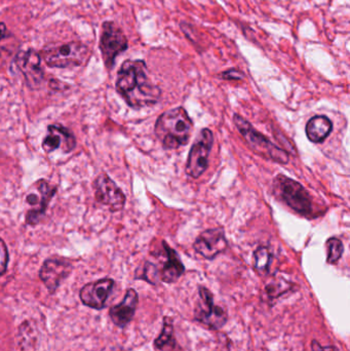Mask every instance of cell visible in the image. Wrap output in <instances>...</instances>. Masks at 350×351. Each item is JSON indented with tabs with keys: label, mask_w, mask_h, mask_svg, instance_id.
<instances>
[{
	"label": "cell",
	"mask_w": 350,
	"mask_h": 351,
	"mask_svg": "<svg viewBox=\"0 0 350 351\" xmlns=\"http://www.w3.org/2000/svg\"><path fill=\"white\" fill-rule=\"evenodd\" d=\"M116 90L132 108L139 110L160 101L162 92L150 82L147 66L142 60H127L117 74Z\"/></svg>",
	"instance_id": "obj_1"
},
{
	"label": "cell",
	"mask_w": 350,
	"mask_h": 351,
	"mask_svg": "<svg viewBox=\"0 0 350 351\" xmlns=\"http://www.w3.org/2000/svg\"><path fill=\"white\" fill-rule=\"evenodd\" d=\"M193 123L183 107L166 111L155 123L156 137L166 149H177L186 145L192 133Z\"/></svg>",
	"instance_id": "obj_2"
},
{
	"label": "cell",
	"mask_w": 350,
	"mask_h": 351,
	"mask_svg": "<svg viewBox=\"0 0 350 351\" xmlns=\"http://www.w3.org/2000/svg\"><path fill=\"white\" fill-rule=\"evenodd\" d=\"M234 123L250 147L265 160H273L277 164L286 165L289 162V154L284 149L271 143L264 135L259 133L252 125L240 115L234 117Z\"/></svg>",
	"instance_id": "obj_3"
},
{
	"label": "cell",
	"mask_w": 350,
	"mask_h": 351,
	"mask_svg": "<svg viewBox=\"0 0 350 351\" xmlns=\"http://www.w3.org/2000/svg\"><path fill=\"white\" fill-rule=\"evenodd\" d=\"M90 55V51L88 47L72 41L64 45L45 47L41 51L40 57L49 67L68 68L84 65Z\"/></svg>",
	"instance_id": "obj_4"
},
{
	"label": "cell",
	"mask_w": 350,
	"mask_h": 351,
	"mask_svg": "<svg viewBox=\"0 0 350 351\" xmlns=\"http://www.w3.org/2000/svg\"><path fill=\"white\" fill-rule=\"evenodd\" d=\"M275 191L292 210L304 217H310L314 212L312 196L308 190L295 180L279 175L275 179Z\"/></svg>",
	"instance_id": "obj_5"
},
{
	"label": "cell",
	"mask_w": 350,
	"mask_h": 351,
	"mask_svg": "<svg viewBox=\"0 0 350 351\" xmlns=\"http://www.w3.org/2000/svg\"><path fill=\"white\" fill-rule=\"evenodd\" d=\"M199 301L193 311L195 321L210 330H220L228 321L226 309L215 304L211 291L205 287L199 288Z\"/></svg>",
	"instance_id": "obj_6"
},
{
	"label": "cell",
	"mask_w": 350,
	"mask_h": 351,
	"mask_svg": "<svg viewBox=\"0 0 350 351\" xmlns=\"http://www.w3.org/2000/svg\"><path fill=\"white\" fill-rule=\"evenodd\" d=\"M57 186L47 182V180H38L27 190L26 202L31 206L26 213V223L35 226L45 216V210L49 202L57 193Z\"/></svg>",
	"instance_id": "obj_7"
},
{
	"label": "cell",
	"mask_w": 350,
	"mask_h": 351,
	"mask_svg": "<svg viewBox=\"0 0 350 351\" xmlns=\"http://www.w3.org/2000/svg\"><path fill=\"white\" fill-rule=\"evenodd\" d=\"M214 135L209 129H203L189 152L186 174L191 178L201 177L209 167V156L213 147Z\"/></svg>",
	"instance_id": "obj_8"
},
{
	"label": "cell",
	"mask_w": 350,
	"mask_h": 351,
	"mask_svg": "<svg viewBox=\"0 0 350 351\" xmlns=\"http://www.w3.org/2000/svg\"><path fill=\"white\" fill-rule=\"evenodd\" d=\"M100 49L105 65L111 69L114 66L117 56L127 51V37L113 23L106 22L103 25L101 32Z\"/></svg>",
	"instance_id": "obj_9"
},
{
	"label": "cell",
	"mask_w": 350,
	"mask_h": 351,
	"mask_svg": "<svg viewBox=\"0 0 350 351\" xmlns=\"http://www.w3.org/2000/svg\"><path fill=\"white\" fill-rule=\"evenodd\" d=\"M97 202L108 206L111 212H118L125 208V195L114 181L106 174H101L94 182Z\"/></svg>",
	"instance_id": "obj_10"
},
{
	"label": "cell",
	"mask_w": 350,
	"mask_h": 351,
	"mask_svg": "<svg viewBox=\"0 0 350 351\" xmlns=\"http://www.w3.org/2000/svg\"><path fill=\"white\" fill-rule=\"evenodd\" d=\"M228 243L223 229L214 228L203 231L195 239L193 249L201 257L213 260L227 249Z\"/></svg>",
	"instance_id": "obj_11"
},
{
	"label": "cell",
	"mask_w": 350,
	"mask_h": 351,
	"mask_svg": "<svg viewBox=\"0 0 350 351\" xmlns=\"http://www.w3.org/2000/svg\"><path fill=\"white\" fill-rule=\"evenodd\" d=\"M73 266L65 259H47L41 266L39 278L51 294H53L60 285L71 274Z\"/></svg>",
	"instance_id": "obj_12"
},
{
	"label": "cell",
	"mask_w": 350,
	"mask_h": 351,
	"mask_svg": "<svg viewBox=\"0 0 350 351\" xmlns=\"http://www.w3.org/2000/svg\"><path fill=\"white\" fill-rule=\"evenodd\" d=\"M16 67L18 68L29 88H38L43 80V69L41 67L40 53L33 49L20 51L16 57Z\"/></svg>",
	"instance_id": "obj_13"
},
{
	"label": "cell",
	"mask_w": 350,
	"mask_h": 351,
	"mask_svg": "<svg viewBox=\"0 0 350 351\" xmlns=\"http://www.w3.org/2000/svg\"><path fill=\"white\" fill-rule=\"evenodd\" d=\"M113 287H114V280L111 278H103V280L86 284L80 290V300L86 306L101 311L106 306L107 299L110 296Z\"/></svg>",
	"instance_id": "obj_14"
},
{
	"label": "cell",
	"mask_w": 350,
	"mask_h": 351,
	"mask_svg": "<svg viewBox=\"0 0 350 351\" xmlns=\"http://www.w3.org/2000/svg\"><path fill=\"white\" fill-rule=\"evenodd\" d=\"M42 149L47 154L61 149L64 154H69L75 148L76 139L73 133L62 125H51L42 141Z\"/></svg>",
	"instance_id": "obj_15"
},
{
	"label": "cell",
	"mask_w": 350,
	"mask_h": 351,
	"mask_svg": "<svg viewBox=\"0 0 350 351\" xmlns=\"http://www.w3.org/2000/svg\"><path fill=\"white\" fill-rule=\"evenodd\" d=\"M139 296L134 289H129L119 304L111 307L109 317L115 326L118 328H125L135 317Z\"/></svg>",
	"instance_id": "obj_16"
},
{
	"label": "cell",
	"mask_w": 350,
	"mask_h": 351,
	"mask_svg": "<svg viewBox=\"0 0 350 351\" xmlns=\"http://www.w3.org/2000/svg\"><path fill=\"white\" fill-rule=\"evenodd\" d=\"M166 252V262L160 271V278L166 284H174L184 274L185 267L179 258L178 254L168 247L166 243H162Z\"/></svg>",
	"instance_id": "obj_17"
},
{
	"label": "cell",
	"mask_w": 350,
	"mask_h": 351,
	"mask_svg": "<svg viewBox=\"0 0 350 351\" xmlns=\"http://www.w3.org/2000/svg\"><path fill=\"white\" fill-rule=\"evenodd\" d=\"M333 130V123L324 115H318L310 119L306 125V135L312 143H322L330 135Z\"/></svg>",
	"instance_id": "obj_18"
},
{
	"label": "cell",
	"mask_w": 350,
	"mask_h": 351,
	"mask_svg": "<svg viewBox=\"0 0 350 351\" xmlns=\"http://www.w3.org/2000/svg\"><path fill=\"white\" fill-rule=\"evenodd\" d=\"M154 348L160 351H173L177 348L175 337L174 321L172 317H164L162 331L158 337L154 340Z\"/></svg>",
	"instance_id": "obj_19"
},
{
	"label": "cell",
	"mask_w": 350,
	"mask_h": 351,
	"mask_svg": "<svg viewBox=\"0 0 350 351\" xmlns=\"http://www.w3.org/2000/svg\"><path fill=\"white\" fill-rule=\"evenodd\" d=\"M254 267L259 276H266L271 263V254L265 247H259L254 253Z\"/></svg>",
	"instance_id": "obj_20"
},
{
	"label": "cell",
	"mask_w": 350,
	"mask_h": 351,
	"mask_svg": "<svg viewBox=\"0 0 350 351\" xmlns=\"http://www.w3.org/2000/svg\"><path fill=\"white\" fill-rule=\"evenodd\" d=\"M328 249V258L327 262L329 264H336L340 260L343 254V243L337 237H331L326 243Z\"/></svg>",
	"instance_id": "obj_21"
},
{
	"label": "cell",
	"mask_w": 350,
	"mask_h": 351,
	"mask_svg": "<svg viewBox=\"0 0 350 351\" xmlns=\"http://www.w3.org/2000/svg\"><path fill=\"white\" fill-rule=\"evenodd\" d=\"M136 280H146L148 284L156 285L160 278V271L154 264L146 262L141 274H136Z\"/></svg>",
	"instance_id": "obj_22"
},
{
	"label": "cell",
	"mask_w": 350,
	"mask_h": 351,
	"mask_svg": "<svg viewBox=\"0 0 350 351\" xmlns=\"http://www.w3.org/2000/svg\"><path fill=\"white\" fill-rule=\"evenodd\" d=\"M291 285L288 284L287 282H277V280L267 285L266 293L267 296L271 299L279 298L282 295L285 294L288 291L291 290Z\"/></svg>",
	"instance_id": "obj_23"
},
{
	"label": "cell",
	"mask_w": 350,
	"mask_h": 351,
	"mask_svg": "<svg viewBox=\"0 0 350 351\" xmlns=\"http://www.w3.org/2000/svg\"><path fill=\"white\" fill-rule=\"evenodd\" d=\"M8 260H10V256H8V247L3 239L0 237V276H2L8 269Z\"/></svg>",
	"instance_id": "obj_24"
},
{
	"label": "cell",
	"mask_w": 350,
	"mask_h": 351,
	"mask_svg": "<svg viewBox=\"0 0 350 351\" xmlns=\"http://www.w3.org/2000/svg\"><path fill=\"white\" fill-rule=\"evenodd\" d=\"M222 78L224 80H242L244 78V75H242V72L238 71V70L232 69L228 70V71L224 72L222 74Z\"/></svg>",
	"instance_id": "obj_25"
},
{
	"label": "cell",
	"mask_w": 350,
	"mask_h": 351,
	"mask_svg": "<svg viewBox=\"0 0 350 351\" xmlns=\"http://www.w3.org/2000/svg\"><path fill=\"white\" fill-rule=\"evenodd\" d=\"M312 351H340L336 346H323L320 342L316 341V340H314L312 342Z\"/></svg>",
	"instance_id": "obj_26"
},
{
	"label": "cell",
	"mask_w": 350,
	"mask_h": 351,
	"mask_svg": "<svg viewBox=\"0 0 350 351\" xmlns=\"http://www.w3.org/2000/svg\"><path fill=\"white\" fill-rule=\"evenodd\" d=\"M8 36V31H6L5 25L3 23H0V41Z\"/></svg>",
	"instance_id": "obj_27"
},
{
	"label": "cell",
	"mask_w": 350,
	"mask_h": 351,
	"mask_svg": "<svg viewBox=\"0 0 350 351\" xmlns=\"http://www.w3.org/2000/svg\"><path fill=\"white\" fill-rule=\"evenodd\" d=\"M107 350H108V351H115L114 350H111V348H107ZM103 351H106V350H103Z\"/></svg>",
	"instance_id": "obj_28"
}]
</instances>
